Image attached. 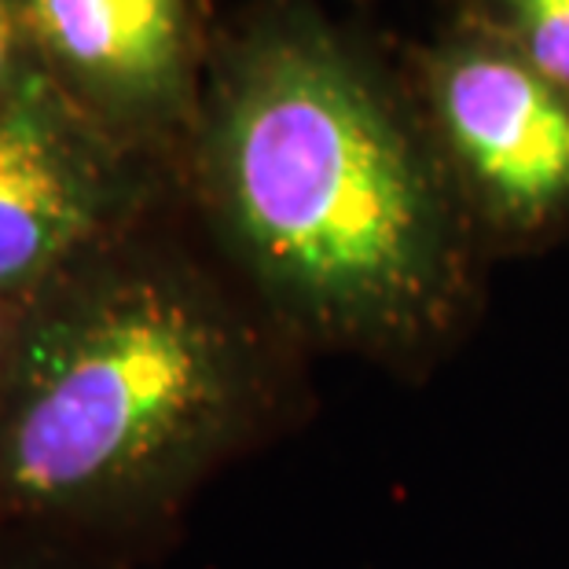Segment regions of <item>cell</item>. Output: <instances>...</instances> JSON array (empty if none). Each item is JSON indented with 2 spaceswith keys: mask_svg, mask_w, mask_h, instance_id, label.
Instances as JSON below:
<instances>
[{
  "mask_svg": "<svg viewBox=\"0 0 569 569\" xmlns=\"http://www.w3.org/2000/svg\"><path fill=\"white\" fill-rule=\"evenodd\" d=\"M475 22L569 92V0H478Z\"/></svg>",
  "mask_w": 569,
  "mask_h": 569,
  "instance_id": "obj_6",
  "label": "cell"
},
{
  "mask_svg": "<svg viewBox=\"0 0 569 569\" xmlns=\"http://www.w3.org/2000/svg\"><path fill=\"white\" fill-rule=\"evenodd\" d=\"M287 338L132 232L27 301L0 401V532L107 562L154 540L276 422Z\"/></svg>",
  "mask_w": 569,
  "mask_h": 569,
  "instance_id": "obj_2",
  "label": "cell"
},
{
  "mask_svg": "<svg viewBox=\"0 0 569 569\" xmlns=\"http://www.w3.org/2000/svg\"><path fill=\"white\" fill-rule=\"evenodd\" d=\"M38 59L22 27L19 0H0V100L11 96L22 81L38 74Z\"/></svg>",
  "mask_w": 569,
  "mask_h": 569,
  "instance_id": "obj_8",
  "label": "cell"
},
{
  "mask_svg": "<svg viewBox=\"0 0 569 569\" xmlns=\"http://www.w3.org/2000/svg\"><path fill=\"white\" fill-rule=\"evenodd\" d=\"M44 78L132 154H184L206 56L191 0H19Z\"/></svg>",
  "mask_w": 569,
  "mask_h": 569,
  "instance_id": "obj_5",
  "label": "cell"
},
{
  "mask_svg": "<svg viewBox=\"0 0 569 569\" xmlns=\"http://www.w3.org/2000/svg\"><path fill=\"white\" fill-rule=\"evenodd\" d=\"M159 162L132 154L38 70L0 100V295L30 298L143 228Z\"/></svg>",
  "mask_w": 569,
  "mask_h": 569,
  "instance_id": "obj_4",
  "label": "cell"
},
{
  "mask_svg": "<svg viewBox=\"0 0 569 569\" xmlns=\"http://www.w3.org/2000/svg\"><path fill=\"white\" fill-rule=\"evenodd\" d=\"M184 159L232 280L290 346L408 360L463 317L475 221L427 118L317 8H261L206 59Z\"/></svg>",
  "mask_w": 569,
  "mask_h": 569,
  "instance_id": "obj_1",
  "label": "cell"
},
{
  "mask_svg": "<svg viewBox=\"0 0 569 569\" xmlns=\"http://www.w3.org/2000/svg\"><path fill=\"white\" fill-rule=\"evenodd\" d=\"M0 569H118V562L63 548V543L0 532Z\"/></svg>",
  "mask_w": 569,
  "mask_h": 569,
  "instance_id": "obj_7",
  "label": "cell"
},
{
  "mask_svg": "<svg viewBox=\"0 0 569 569\" xmlns=\"http://www.w3.org/2000/svg\"><path fill=\"white\" fill-rule=\"evenodd\" d=\"M27 301L30 298H4V295H0V401H4L11 365H16V349H19L22 317H27Z\"/></svg>",
  "mask_w": 569,
  "mask_h": 569,
  "instance_id": "obj_9",
  "label": "cell"
},
{
  "mask_svg": "<svg viewBox=\"0 0 569 569\" xmlns=\"http://www.w3.org/2000/svg\"><path fill=\"white\" fill-rule=\"evenodd\" d=\"M427 129L470 221L537 239L569 221V92L467 22L419 67Z\"/></svg>",
  "mask_w": 569,
  "mask_h": 569,
  "instance_id": "obj_3",
  "label": "cell"
}]
</instances>
